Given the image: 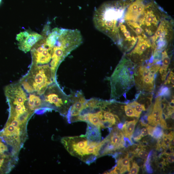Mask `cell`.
Listing matches in <instances>:
<instances>
[{
    "mask_svg": "<svg viewBox=\"0 0 174 174\" xmlns=\"http://www.w3.org/2000/svg\"><path fill=\"white\" fill-rule=\"evenodd\" d=\"M161 116L162 118L163 119L165 120L166 119H168L169 118V117L167 115V114H165L164 113H162Z\"/></svg>",
    "mask_w": 174,
    "mask_h": 174,
    "instance_id": "33",
    "label": "cell"
},
{
    "mask_svg": "<svg viewBox=\"0 0 174 174\" xmlns=\"http://www.w3.org/2000/svg\"><path fill=\"white\" fill-rule=\"evenodd\" d=\"M42 97L46 109L49 111L55 110L63 116H66L72 104L71 94L63 91L57 82L47 87Z\"/></svg>",
    "mask_w": 174,
    "mask_h": 174,
    "instance_id": "4",
    "label": "cell"
},
{
    "mask_svg": "<svg viewBox=\"0 0 174 174\" xmlns=\"http://www.w3.org/2000/svg\"><path fill=\"white\" fill-rule=\"evenodd\" d=\"M117 127L119 130L121 129L122 127H123V124L122 122H120V123H119L117 125Z\"/></svg>",
    "mask_w": 174,
    "mask_h": 174,
    "instance_id": "35",
    "label": "cell"
},
{
    "mask_svg": "<svg viewBox=\"0 0 174 174\" xmlns=\"http://www.w3.org/2000/svg\"><path fill=\"white\" fill-rule=\"evenodd\" d=\"M171 83L173 86L174 87V73L172 72H171L167 78V80L165 82L164 84H170Z\"/></svg>",
    "mask_w": 174,
    "mask_h": 174,
    "instance_id": "24",
    "label": "cell"
},
{
    "mask_svg": "<svg viewBox=\"0 0 174 174\" xmlns=\"http://www.w3.org/2000/svg\"><path fill=\"white\" fill-rule=\"evenodd\" d=\"M148 134V130L146 128H143L141 130V135L142 137L147 136Z\"/></svg>",
    "mask_w": 174,
    "mask_h": 174,
    "instance_id": "32",
    "label": "cell"
},
{
    "mask_svg": "<svg viewBox=\"0 0 174 174\" xmlns=\"http://www.w3.org/2000/svg\"><path fill=\"white\" fill-rule=\"evenodd\" d=\"M173 148L170 147L166 148L163 153L165 155L168 156L170 154L174 153Z\"/></svg>",
    "mask_w": 174,
    "mask_h": 174,
    "instance_id": "28",
    "label": "cell"
},
{
    "mask_svg": "<svg viewBox=\"0 0 174 174\" xmlns=\"http://www.w3.org/2000/svg\"><path fill=\"white\" fill-rule=\"evenodd\" d=\"M133 108L134 110L136 117L138 119L140 117L142 111H145L146 110L144 104H140L136 101V105Z\"/></svg>",
    "mask_w": 174,
    "mask_h": 174,
    "instance_id": "16",
    "label": "cell"
},
{
    "mask_svg": "<svg viewBox=\"0 0 174 174\" xmlns=\"http://www.w3.org/2000/svg\"><path fill=\"white\" fill-rule=\"evenodd\" d=\"M168 156H169L167 157V159H166L167 162L168 164L173 163L174 161V153L170 154V155Z\"/></svg>",
    "mask_w": 174,
    "mask_h": 174,
    "instance_id": "30",
    "label": "cell"
},
{
    "mask_svg": "<svg viewBox=\"0 0 174 174\" xmlns=\"http://www.w3.org/2000/svg\"><path fill=\"white\" fill-rule=\"evenodd\" d=\"M164 133L163 128L159 125H157L153 130L152 137L154 139L158 140L163 136Z\"/></svg>",
    "mask_w": 174,
    "mask_h": 174,
    "instance_id": "17",
    "label": "cell"
},
{
    "mask_svg": "<svg viewBox=\"0 0 174 174\" xmlns=\"http://www.w3.org/2000/svg\"><path fill=\"white\" fill-rule=\"evenodd\" d=\"M147 128V130H148V133H149V135L151 136L152 137L154 129H155V127H153L151 126L148 125Z\"/></svg>",
    "mask_w": 174,
    "mask_h": 174,
    "instance_id": "31",
    "label": "cell"
},
{
    "mask_svg": "<svg viewBox=\"0 0 174 174\" xmlns=\"http://www.w3.org/2000/svg\"><path fill=\"white\" fill-rule=\"evenodd\" d=\"M174 37V21L169 15L164 18L154 35L150 38L153 47V54L161 53L171 44Z\"/></svg>",
    "mask_w": 174,
    "mask_h": 174,
    "instance_id": "5",
    "label": "cell"
},
{
    "mask_svg": "<svg viewBox=\"0 0 174 174\" xmlns=\"http://www.w3.org/2000/svg\"><path fill=\"white\" fill-rule=\"evenodd\" d=\"M148 155V153L146 151L145 148L141 150L138 153V155L136 156L139 157L141 158V159L145 160V161L147 159V157Z\"/></svg>",
    "mask_w": 174,
    "mask_h": 174,
    "instance_id": "21",
    "label": "cell"
},
{
    "mask_svg": "<svg viewBox=\"0 0 174 174\" xmlns=\"http://www.w3.org/2000/svg\"><path fill=\"white\" fill-rule=\"evenodd\" d=\"M125 109L126 115L128 116L131 117H136L134 109L128 105H125Z\"/></svg>",
    "mask_w": 174,
    "mask_h": 174,
    "instance_id": "20",
    "label": "cell"
},
{
    "mask_svg": "<svg viewBox=\"0 0 174 174\" xmlns=\"http://www.w3.org/2000/svg\"><path fill=\"white\" fill-rule=\"evenodd\" d=\"M170 95V90L167 87L162 86L159 92V96L169 97Z\"/></svg>",
    "mask_w": 174,
    "mask_h": 174,
    "instance_id": "19",
    "label": "cell"
},
{
    "mask_svg": "<svg viewBox=\"0 0 174 174\" xmlns=\"http://www.w3.org/2000/svg\"><path fill=\"white\" fill-rule=\"evenodd\" d=\"M87 123L88 126L85 136L87 139L90 142L100 143L101 139L100 129L89 122Z\"/></svg>",
    "mask_w": 174,
    "mask_h": 174,
    "instance_id": "13",
    "label": "cell"
},
{
    "mask_svg": "<svg viewBox=\"0 0 174 174\" xmlns=\"http://www.w3.org/2000/svg\"><path fill=\"white\" fill-rule=\"evenodd\" d=\"M153 47L150 38H139L131 52L126 56L134 64L142 65L153 62Z\"/></svg>",
    "mask_w": 174,
    "mask_h": 174,
    "instance_id": "6",
    "label": "cell"
},
{
    "mask_svg": "<svg viewBox=\"0 0 174 174\" xmlns=\"http://www.w3.org/2000/svg\"><path fill=\"white\" fill-rule=\"evenodd\" d=\"M145 171L148 173H153V170L150 163L145 162Z\"/></svg>",
    "mask_w": 174,
    "mask_h": 174,
    "instance_id": "26",
    "label": "cell"
},
{
    "mask_svg": "<svg viewBox=\"0 0 174 174\" xmlns=\"http://www.w3.org/2000/svg\"><path fill=\"white\" fill-rule=\"evenodd\" d=\"M41 35L42 38L30 50V66L49 67L56 75L61 63L82 44V35L77 29H51L48 23L44 27Z\"/></svg>",
    "mask_w": 174,
    "mask_h": 174,
    "instance_id": "1",
    "label": "cell"
},
{
    "mask_svg": "<svg viewBox=\"0 0 174 174\" xmlns=\"http://www.w3.org/2000/svg\"><path fill=\"white\" fill-rule=\"evenodd\" d=\"M172 138H174L171 137L168 134L164 133L162 138H163L164 148L165 149L170 147V143L171 139Z\"/></svg>",
    "mask_w": 174,
    "mask_h": 174,
    "instance_id": "18",
    "label": "cell"
},
{
    "mask_svg": "<svg viewBox=\"0 0 174 174\" xmlns=\"http://www.w3.org/2000/svg\"><path fill=\"white\" fill-rule=\"evenodd\" d=\"M138 41L137 35L125 20L119 24L114 43L122 52L128 53L132 50Z\"/></svg>",
    "mask_w": 174,
    "mask_h": 174,
    "instance_id": "7",
    "label": "cell"
},
{
    "mask_svg": "<svg viewBox=\"0 0 174 174\" xmlns=\"http://www.w3.org/2000/svg\"><path fill=\"white\" fill-rule=\"evenodd\" d=\"M1 154H2V155H3V154L1 153V150H0V155H1Z\"/></svg>",
    "mask_w": 174,
    "mask_h": 174,
    "instance_id": "37",
    "label": "cell"
},
{
    "mask_svg": "<svg viewBox=\"0 0 174 174\" xmlns=\"http://www.w3.org/2000/svg\"><path fill=\"white\" fill-rule=\"evenodd\" d=\"M132 168L130 170L129 174H138L139 170V167L135 161L133 162Z\"/></svg>",
    "mask_w": 174,
    "mask_h": 174,
    "instance_id": "22",
    "label": "cell"
},
{
    "mask_svg": "<svg viewBox=\"0 0 174 174\" xmlns=\"http://www.w3.org/2000/svg\"><path fill=\"white\" fill-rule=\"evenodd\" d=\"M72 96V104L66 117L69 123L74 122L83 108L86 100L81 91H77L70 94Z\"/></svg>",
    "mask_w": 174,
    "mask_h": 174,
    "instance_id": "11",
    "label": "cell"
},
{
    "mask_svg": "<svg viewBox=\"0 0 174 174\" xmlns=\"http://www.w3.org/2000/svg\"><path fill=\"white\" fill-rule=\"evenodd\" d=\"M168 15L155 0H146L140 15L133 22L150 38L155 33L162 20Z\"/></svg>",
    "mask_w": 174,
    "mask_h": 174,
    "instance_id": "3",
    "label": "cell"
},
{
    "mask_svg": "<svg viewBox=\"0 0 174 174\" xmlns=\"http://www.w3.org/2000/svg\"><path fill=\"white\" fill-rule=\"evenodd\" d=\"M42 38V35L35 32L27 30L22 32L17 35L18 49L26 53L30 51L32 47Z\"/></svg>",
    "mask_w": 174,
    "mask_h": 174,
    "instance_id": "10",
    "label": "cell"
},
{
    "mask_svg": "<svg viewBox=\"0 0 174 174\" xmlns=\"http://www.w3.org/2000/svg\"><path fill=\"white\" fill-rule=\"evenodd\" d=\"M2 1V0H0V4H1V3Z\"/></svg>",
    "mask_w": 174,
    "mask_h": 174,
    "instance_id": "38",
    "label": "cell"
},
{
    "mask_svg": "<svg viewBox=\"0 0 174 174\" xmlns=\"http://www.w3.org/2000/svg\"><path fill=\"white\" fill-rule=\"evenodd\" d=\"M61 142L72 156L78 158L85 163L88 159L86 149L89 145V141L85 135L65 137L62 138Z\"/></svg>",
    "mask_w": 174,
    "mask_h": 174,
    "instance_id": "8",
    "label": "cell"
},
{
    "mask_svg": "<svg viewBox=\"0 0 174 174\" xmlns=\"http://www.w3.org/2000/svg\"><path fill=\"white\" fill-rule=\"evenodd\" d=\"M137 122L138 120L134 119L133 121H126L125 122L123 127L121 129L125 137L129 138L132 136Z\"/></svg>",
    "mask_w": 174,
    "mask_h": 174,
    "instance_id": "15",
    "label": "cell"
},
{
    "mask_svg": "<svg viewBox=\"0 0 174 174\" xmlns=\"http://www.w3.org/2000/svg\"><path fill=\"white\" fill-rule=\"evenodd\" d=\"M124 134L117 126L112 128L107 137L110 143L115 146L116 150L124 148Z\"/></svg>",
    "mask_w": 174,
    "mask_h": 174,
    "instance_id": "12",
    "label": "cell"
},
{
    "mask_svg": "<svg viewBox=\"0 0 174 174\" xmlns=\"http://www.w3.org/2000/svg\"><path fill=\"white\" fill-rule=\"evenodd\" d=\"M1 169V167H0V169Z\"/></svg>",
    "mask_w": 174,
    "mask_h": 174,
    "instance_id": "39",
    "label": "cell"
},
{
    "mask_svg": "<svg viewBox=\"0 0 174 174\" xmlns=\"http://www.w3.org/2000/svg\"><path fill=\"white\" fill-rule=\"evenodd\" d=\"M169 106L170 107L174 108V100H173L171 102H170L169 104Z\"/></svg>",
    "mask_w": 174,
    "mask_h": 174,
    "instance_id": "36",
    "label": "cell"
},
{
    "mask_svg": "<svg viewBox=\"0 0 174 174\" xmlns=\"http://www.w3.org/2000/svg\"><path fill=\"white\" fill-rule=\"evenodd\" d=\"M133 1L115 0L102 4L94 14L95 28L114 41L119 24L125 21L126 10Z\"/></svg>",
    "mask_w": 174,
    "mask_h": 174,
    "instance_id": "2",
    "label": "cell"
},
{
    "mask_svg": "<svg viewBox=\"0 0 174 174\" xmlns=\"http://www.w3.org/2000/svg\"><path fill=\"white\" fill-rule=\"evenodd\" d=\"M124 147L125 148H128L129 146H132L133 145L128 137L124 136Z\"/></svg>",
    "mask_w": 174,
    "mask_h": 174,
    "instance_id": "27",
    "label": "cell"
},
{
    "mask_svg": "<svg viewBox=\"0 0 174 174\" xmlns=\"http://www.w3.org/2000/svg\"><path fill=\"white\" fill-rule=\"evenodd\" d=\"M162 66L160 69V72L161 75L162 80H165L169 72L167 70L170 63V58L169 56L167 49H165L161 53Z\"/></svg>",
    "mask_w": 174,
    "mask_h": 174,
    "instance_id": "14",
    "label": "cell"
},
{
    "mask_svg": "<svg viewBox=\"0 0 174 174\" xmlns=\"http://www.w3.org/2000/svg\"><path fill=\"white\" fill-rule=\"evenodd\" d=\"M137 69L135 72L136 83L139 88L152 91L155 84L156 73L150 66L142 65Z\"/></svg>",
    "mask_w": 174,
    "mask_h": 174,
    "instance_id": "9",
    "label": "cell"
},
{
    "mask_svg": "<svg viewBox=\"0 0 174 174\" xmlns=\"http://www.w3.org/2000/svg\"><path fill=\"white\" fill-rule=\"evenodd\" d=\"M142 138V137L141 136V134L136 137L133 138L134 140L136 142L139 141Z\"/></svg>",
    "mask_w": 174,
    "mask_h": 174,
    "instance_id": "34",
    "label": "cell"
},
{
    "mask_svg": "<svg viewBox=\"0 0 174 174\" xmlns=\"http://www.w3.org/2000/svg\"><path fill=\"white\" fill-rule=\"evenodd\" d=\"M141 131V128L139 126H138L136 129L134 133L132 135V136L133 138H135L140 135Z\"/></svg>",
    "mask_w": 174,
    "mask_h": 174,
    "instance_id": "29",
    "label": "cell"
},
{
    "mask_svg": "<svg viewBox=\"0 0 174 174\" xmlns=\"http://www.w3.org/2000/svg\"><path fill=\"white\" fill-rule=\"evenodd\" d=\"M162 119L161 116H160L154 117L151 121L148 122V124L156 126L159 123Z\"/></svg>",
    "mask_w": 174,
    "mask_h": 174,
    "instance_id": "23",
    "label": "cell"
},
{
    "mask_svg": "<svg viewBox=\"0 0 174 174\" xmlns=\"http://www.w3.org/2000/svg\"><path fill=\"white\" fill-rule=\"evenodd\" d=\"M147 118V116L146 115L142 117L140 120V122L142 126L147 127L149 125Z\"/></svg>",
    "mask_w": 174,
    "mask_h": 174,
    "instance_id": "25",
    "label": "cell"
}]
</instances>
